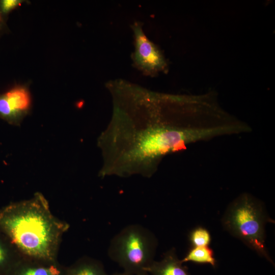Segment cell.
I'll use <instances>...</instances> for the list:
<instances>
[{
    "label": "cell",
    "instance_id": "obj_6",
    "mask_svg": "<svg viewBox=\"0 0 275 275\" xmlns=\"http://www.w3.org/2000/svg\"><path fill=\"white\" fill-rule=\"evenodd\" d=\"M31 99L28 89L18 86L0 95V118L18 125L30 111Z\"/></svg>",
    "mask_w": 275,
    "mask_h": 275
},
{
    "label": "cell",
    "instance_id": "obj_1",
    "mask_svg": "<svg viewBox=\"0 0 275 275\" xmlns=\"http://www.w3.org/2000/svg\"><path fill=\"white\" fill-rule=\"evenodd\" d=\"M108 88L112 116L97 139L102 178H150L167 155L240 130L212 94H162L125 83Z\"/></svg>",
    "mask_w": 275,
    "mask_h": 275
},
{
    "label": "cell",
    "instance_id": "obj_10",
    "mask_svg": "<svg viewBox=\"0 0 275 275\" xmlns=\"http://www.w3.org/2000/svg\"><path fill=\"white\" fill-rule=\"evenodd\" d=\"M181 261L182 263L189 261L208 263L213 266L215 265L216 262L213 252L208 246L193 247Z\"/></svg>",
    "mask_w": 275,
    "mask_h": 275
},
{
    "label": "cell",
    "instance_id": "obj_13",
    "mask_svg": "<svg viewBox=\"0 0 275 275\" xmlns=\"http://www.w3.org/2000/svg\"><path fill=\"white\" fill-rule=\"evenodd\" d=\"M23 2L20 0H3L0 2V9L2 12L7 13L20 6Z\"/></svg>",
    "mask_w": 275,
    "mask_h": 275
},
{
    "label": "cell",
    "instance_id": "obj_14",
    "mask_svg": "<svg viewBox=\"0 0 275 275\" xmlns=\"http://www.w3.org/2000/svg\"><path fill=\"white\" fill-rule=\"evenodd\" d=\"M111 275H131V274L123 271V272H121V273H116Z\"/></svg>",
    "mask_w": 275,
    "mask_h": 275
},
{
    "label": "cell",
    "instance_id": "obj_15",
    "mask_svg": "<svg viewBox=\"0 0 275 275\" xmlns=\"http://www.w3.org/2000/svg\"><path fill=\"white\" fill-rule=\"evenodd\" d=\"M138 275H150V274L146 271H144Z\"/></svg>",
    "mask_w": 275,
    "mask_h": 275
},
{
    "label": "cell",
    "instance_id": "obj_9",
    "mask_svg": "<svg viewBox=\"0 0 275 275\" xmlns=\"http://www.w3.org/2000/svg\"><path fill=\"white\" fill-rule=\"evenodd\" d=\"M64 275H108L103 265L96 260L84 259L66 268Z\"/></svg>",
    "mask_w": 275,
    "mask_h": 275
},
{
    "label": "cell",
    "instance_id": "obj_3",
    "mask_svg": "<svg viewBox=\"0 0 275 275\" xmlns=\"http://www.w3.org/2000/svg\"><path fill=\"white\" fill-rule=\"evenodd\" d=\"M270 221L263 203L248 193L229 204L222 221L226 230L272 263L265 246V226Z\"/></svg>",
    "mask_w": 275,
    "mask_h": 275
},
{
    "label": "cell",
    "instance_id": "obj_2",
    "mask_svg": "<svg viewBox=\"0 0 275 275\" xmlns=\"http://www.w3.org/2000/svg\"><path fill=\"white\" fill-rule=\"evenodd\" d=\"M68 228L67 223L52 214L47 200L39 193L0 210V230L22 259L57 263L62 236Z\"/></svg>",
    "mask_w": 275,
    "mask_h": 275
},
{
    "label": "cell",
    "instance_id": "obj_12",
    "mask_svg": "<svg viewBox=\"0 0 275 275\" xmlns=\"http://www.w3.org/2000/svg\"><path fill=\"white\" fill-rule=\"evenodd\" d=\"M189 240L193 247L208 246L211 241V236L207 229L199 227L190 232Z\"/></svg>",
    "mask_w": 275,
    "mask_h": 275
},
{
    "label": "cell",
    "instance_id": "obj_7",
    "mask_svg": "<svg viewBox=\"0 0 275 275\" xmlns=\"http://www.w3.org/2000/svg\"><path fill=\"white\" fill-rule=\"evenodd\" d=\"M65 270L58 262L45 263L21 259L8 275H64Z\"/></svg>",
    "mask_w": 275,
    "mask_h": 275
},
{
    "label": "cell",
    "instance_id": "obj_5",
    "mask_svg": "<svg viewBox=\"0 0 275 275\" xmlns=\"http://www.w3.org/2000/svg\"><path fill=\"white\" fill-rule=\"evenodd\" d=\"M132 29L135 45L133 61L136 66L150 75L163 70L167 64L161 51L147 37L140 23H134Z\"/></svg>",
    "mask_w": 275,
    "mask_h": 275
},
{
    "label": "cell",
    "instance_id": "obj_11",
    "mask_svg": "<svg viewBox=\"0 0 275 275\" xmlns=\"http://www.w3.org/2000/svg\"><path fill=\"white\" fill-rule=\"evenodd\" d=\"M21 259L10 253L0 239V275H8Z\"/></svg>",
    "mask_w": 275,
    "mask_h": 275
},
{
    "label": "cell",
    "instance_id": "obj_4",
    "mask_svg": "<svg viewBox=\"0 0 275 275\" xmlns=\"http://www.w3.org/2000/svg\"><path fill=\"white\" fill-rule=\"evenodd\" d=\"M157 245V239L149 230L140 225H131L113 238L108 254L123 271L138 275L154 261Z\"/></svg>",
    "mask_w": 275,
    "mask_h": 275
},
{
    "label": "cell",
    "instance_id": "obj_8",
    "mask_svg": "<svg viewBox=\"0 0 275 275\" xmlns=\"http://www.w3.org/2000/svg\"><path fill=\"white\" fill-rule=\"evenodd\" d=\"M145 271L150 275H188L174 249L167 252L161 260H154Z\"/></svg>",
    "mask_w": 275,
    "mask_h": 275
}]
</instances>
